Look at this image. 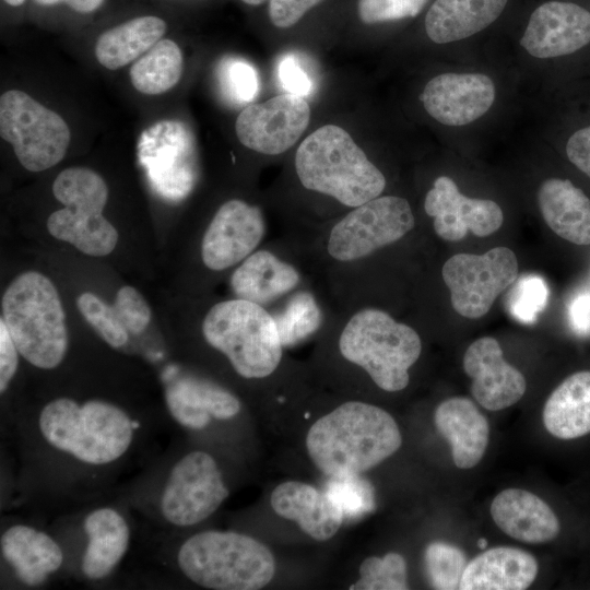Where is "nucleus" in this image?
Returning <instances> with one entry per match:
<instances>
[{
  "label": "nucleus",
  "mask_w": 590,
  "mask_h": 590,
  "mask_svg": "<svg viewBox=\"0 0 590 590\" xmlns=\"http://www.w3.org/2000/svg\"><path fill=\"white\" fill-rule=\"evenodd\" d=\"M402 437L384 409L349 401L317 420L306 437L308 455L329 476L361 474L392 456Z\"/></svg>",
  "instance_id": "nucleus-1"
},
{
  "label": "nucleus",
  "mask_w": 590,
  "mask_h": 590,
  "mask_svg": "<svg viewBox=\"0 0 590 590\" xmlns=\"http://www.w3.org/2000/svg\"><path fill=\"white\" fill-rule=\"evenodd\" d=\"M300 184L347 206H358L380 196L384 174L341 127L326 125L309 134L295 154Z\"/></svg>",
  "instance_id": "nucleus-2"
},
{
  "label": "nucleus",
  "mask_w": 590,
  "mask_h": 590,
  "mask_svg": "<svg viewBox=\"0 0 590 590\" xmlns=\"http://www.w3.org/2000/svg\"><path fill=\"white\" fill-rule=\"evenodd\" d=\"M1 321L23 358L40 369H52L68 350L66 312L49 278L37 271L17 275L1 299Z\"/></svg>",
  "instance_id": "nucleus-3"
},
{
  "label": "nucleus",
  "mask_w": 590,
  "mask_h": 590,
  "mask_svg": "<svg viewBox=\"0 0 590 590\" xmlns=\"http://www.w3.org/2000/svg\"><path fill=\"white\" fill-rule=\"evenodd\" d=\"M44 439L88 464H106L129 448L134 424L119 406L101 400L82 405L70 398L48 402L38 420Z\"/></svg>",
  "instance_id": "nucleus-4"
},
{
  "label": "nucleus",
  "mask_w": 590,
  "mask_h": 590,
  "mask_svg": "<svg viewBox=\"0 0 590 590\" xmlns=\"http://www.w3.org/2000/svg\"><path fill=\"white\" fill-rule=\"evenodd\" d=\"M177 562L192 582L214 590H258L275 574L271 551L234 531L210 530L190 536L180 546Z\"/></svg>",
  "instance_id": "nucleus-5"
},
{
  "label": "nucleus",
  "mask_w": 590,
  "mask_h": 590,
  "mask_svg": "<svg viewBox=\"0 0 590 590\" xmlns=\"http://www.w3.org/2000/svg\"><path fill=\"white\" fill-rule=\"evenodd\" d=\"M342 356L362 367L382 390L404 389L409 369L418 359L417 332L375 308L359 310L345 324L339 340Z\"/></svg>",
  "instance_id": "nucleus-6"
},
{
  "label": "nucleus",
  "mask_w": 590,
  "mask_h": 590,
  "mask_svg": "<svg viewBox=\"0 0 590 590\" xmlns=\"http://www.w3.org/2000/svg\"><path fill=\"white\" fill-rule=\"evenodd\" d=\"M202 333L244 378H264L281 362L284 346L274 317L259 304L234 298L213 305L203 319Z\"/></svg>",
  "instance_id": "nucleus-7"
},
{
  "label": "nucleus",
  "mask_w": 590,
  "mask_h": 590,
  "mask_svg": "<svg viewBox=\"0 0 590 590\" xmlns=\"http://www.w3.org/2000/svg\"><path fill=\"white\" fill-rule=\"evenodd\" d=\"M52 192L64 208L48 216L50 235L87 256L109 255L118 232L103 215L108 187L102 176L86 167H69L56 177Z\"/></svg>",
  "instance_id": "nucleus-8"
},
{
  "label": "nucleus",
  "mask_w": 590,
  "mask_h": 590,
  "mask_svg": "<svg viewBox=\"0 0 590 590\" xmlns=\"http://www.w3.org/2000/svg\"><path fill=\"white\" fill-rule=\"evenodd\" d=\"M0 135L30 172H43L66 155L71 133L63 118L19 90L0 97Z\"/></svg>",
  "instance_id": "nucleus-9"
},
{
  "label": "nucleus",
  "mask_w": 590,
  "mask_h": 590,
  "mask_svg": "<svg viewBox=\"0 0 590 590\" xmlns=\"http://www.w3.org/2000/svg\"><path fill=\"white\" fill-rule=\"evenodd\" d=\"M414 224L412 209L404 198L377 197L355 206L332 227L327 249L335 260H358L399 240Z\"/></svg>",
  "instance_id": "nucleus-10"
},
{
  "label": "nucleus",
  "mask_w": 590,
  "mask_h": 590,
  "mask_svg": "<svg viewBox=\"0 0 590 590\" xmlns=\"http://www.w3.org/2000/svg\"><path fill=\"white\" fill-rule=\"evenodd\" d=\"M451 305L461 316L476 319L491 309L495 298L518 279V261L507 247L484 255L458 253L442 267Z\"/></svg>",
  "instance_id": "nucleus-11"
},
{
  "label": "nucleus",
  "mask_w": 590,
  "mask_h": 590,
  "mask_svg": "<svg viewBox=\"0 0 590 590\" xmlns=\"http://www.w3.org/2000/svg\"><path fill=\"white\" fill-rule=\"evenodd\" d=\"M228 494L213 457L192 451L173 467L162 494L161 510L172 524L193 526L215 512Z\"/></svg>",
  "instance_id": "nucleus-12"
},
{
  "label": "nucleus",
  "mask_w": 590,
  "mask_h": 590,
  "mask_svg": "<svg viewBox=\"0 0 590 590\" xmlns=\"http://www.w3.org/2000/svg\"><path fill=\"white\" fill-rule=\"evenodd\" d=\"M138 156L155 188L166 197L181 198L196 180V140L186 123L160 120L142 131Z\"/></svg>",
  "instance_id": "nucleus-13"
},
{
  "label": "nucleus",
  "mask_w": 590,
  "mask_h": 590,
  "mask_svg": "<svg viewBox=\"0 0 590 590\" xmlns=\"http://www.w3.org/2000/svg\"><path fill=\"white\" fill-rule=\"evenodd\" d=\"M309 120L310 107L306 99L284 93L244 108L236 119L235 131L246 148L276 155L297 142Z\"/></svg>",
  "instance_id": "nucleus-14"
},
{
  "label": "nucleus",
  "mask_w": 590,
  "mask_h": 590,
  "mask_svg": "<svg viewBox=\"0 0 590 590\" xmlns=\"http://www.w3.org/2000/svg\"><path fill=\"white\" fill-rule=\"evenodd\" d=\"M264 233L266 223L258 206L228 200L219 208L203 235L202 261L213 271L228 269L251 255Z\"/></svg>",
  "instance_id": "nucleus-15"
},
{
  "label": "nucleus",
  "mask_w": 590,
  "mask_h": 590,
  "mask_svg": "<svg viewBox=\"0 0 590 590\" xmlns=\"http://www.w3.org/2000/svg\"><path fill=\"white\" fill-rule=\"evenodd\" d=\"M424 209L434 220L436 234L448 241L460 240L468 232L479 237L488 236L499 229L504 221L496 202L465 197L448 176L434 181L425 197Z\"/></svg>",
  "instance_id": "nucleus-16"
},
{
  "label": "nucleus",
  "mask_w": 590,
  "mask_h": 590,
  "mask_svg": "<svg viewBox=\"0 0 590 590\" xmlns=\"http://www.w3.org/2000/svg\"><path fill=\"white\" fill-rule=\"evenodd\" d=\"M590 43V12L566 1H548L536 8L520 40L533 57L573 54Z\"/></svg>",
  "instance_id": "nucleus-17"
},
{
  "label": "nucleus",
  "mask_w": 590,
  "mask_h": 590,
  "mask_svg": "<svg viewBox=\"0 0 590 590\" xmlns=\"http://www.w3.org/2000/svg\"><path fill=\"white\" fill-rule=\"evenodd\" d=\"M463 369L472 379L473 398L488 411L509 408L526 392L524 376L504 359L498 341L492 337L471 343L463 356Z\"/></svg>",
  "instance_id": "nucleus-18"
},
{
  "label": "nucleus",
  "mask_w": 590,
  "mask_h": 590,
  "mask_svg": "<svg viewBox=\"0 0 590 590\" xmlns=\"http://www.w3.org/2000/svg\"><path fill=\"white\" fill-rule=\"evenodd\" d=\"M495 85L482 73H442L424 87L425 110L446 126H464L483 116L495 101Z\"/></svg>",
  "instance_id": "nucleus-19"
},
{
  "label": "nucleus",
  "mask_w": 590,
  "mask_h": 590,
  "mask_svg": "<svg viewBox=\"0 0 590 590\" xmlns=\"http://www.w3.org/2000/svg\"><path fill=\"white\" fill-rule=\"evenodd\" d=\"M489 511L503 532L524 543L551 542L560 532L559 519L550 505L526 489L502 491L493 499Z\"/></svg>",
  "instance_id": "nucleus-20"
},
{
  "label": "nucleus",
  "mask_w": 590,
  "mask_h": 590,
  "mask_svg": "<svg viewBox=\"0 0 590 590\" xmlns=\"http://www.w3.org/2000/svg\"><path fill=\"white\" fill-rule=\"evenodd\" d=\"M434 423L451 448L459 469H471L483 458L488 445L489 426L475 403L464 397L442 401L435 410Z\"/></svg>",
  "instance_id": "nucleus-21"
},
{
  "label": "nucleus",
  "mask_w": 590,
  "mask_h": 590,
  "mask_svg": "<svg viewBox=\"0 0 590 590\" xmlns=\"http://www.w3.org/2000/svg\"><path fill=\"white\" fill-rule=\"evenodd\" d=\"M270 503L280 517L295 521L317 541L331 539L344 520L340 509L324 492L299 481L279 484L271 494Z\"/></svg>",
  "instance_id": "nucleus-22"
},
{
  "label": "nucleus",
  "mask_w": 590,
  "mask_h": 590,
  "mask_svg": "<svg viewBox=\"0 0 590 590\" xmlns=\"http://www.w3.org/2000/svg\"><path fill=\"white\" fill-rule=\"evenodd\" d=\"M539 570L534 556L511 546L482 552L465 566L461 590H523L532 585Z\"/></svg>",
  "instance_id": "nucleus-23"
},
{
  "label": "nucleus",
  "mask_w": 590,
  "mask_h": 590,
  "mask_svg": "<svg viewBox=\"0 0 590 590\" xmlns=\"http://www.w3.org/2000/svg\"><path fill=\"white\" fill-rule=\"evenodd\" d=\"M165 400L172 416L182 426L202 429L211 416L227 420L240 411L239 400L208 380L185 377L167 387Z\"/></svg>",
  "instance_id": "nucleus-24"
},
{
  "label": "nucleus",
  "mask_w": 590,
  "mask_h": 590,
  "mask_svg": "<svg viewBox=\"0 0 590 590\" xmlns=\"http://www.w3.org/2000/svg\"><path fill=\"white\" fill-rule=\"evenodd\" d=\"M1 553L17 578L27 586L43 583L63 562L60 546L45 532L15 524L1 535Z\"/></svg>",
  "instance_id": "nucleus-25"
},
{
  "label": "nucleus",
  "mask_w": 590,
  "mask_h": 590,
  "mask_svg": "<svg viewBox=\"0 0 590 590\" xmlns=\"http://www.w3.org/2000/svg\"><path fill=\"white\" fill-rule=\"evenodd\" d=\"M538 202L548 227L576 245H590V199L568 179H546Z\"/></svg>",
  "instance_id": "nucleus-26"
},
{
  "label": "nucleus",
  "mask_w": 590,
  "mask_h": 590,
  "mask_svg": "<svg viewBox=\"0 0 590 590\" xmlns=\"http://www.w3.org/2000/svg\"><path fill=\"white\" fill-rule=\"evenodd\" d=\"M542 418L546 430L557 439L590 435V370L566 377L547 398Z\"/></svg>",
  "instance_id": "nucleus-27"
},
{
  "label": "nucleus",
  "mask_w": 590,
  "mask_h": 590,
  "mask_svg": "<svg viewBox=\"0 0 590 590\" xmlns=\"http://www.w3.org/2000/svg\"><path fill=\"white\" fill-rule=\"evenodd\" d=\"M300 281L297 270L268 250L249 255L231 276L236 298L268 304L294 290Z\"/></svg>",
  "instance_id": "nucleus-28"
},
{
  "label": "nucleus",
  "mask_w": 590,
  "mask_h": 590,
  "mask_svg": "<svg viewBox=\"0 0 590 590\" xmlns=\"http://www.w3.org/2000/svg\"><path fill=\"white\" fill-rule=\"evenodd\" d=\"M508 0H436L425 17L427 36L437 44L470 37L491 25Z\"/></svg>",
  "instance_id": "nucleus-29"
},
{
  "label": "nucleus",
  "mask_w": 590,
  "mask_h": 590,
  "mask_svg": "<svg viewBox=\"0 0 590 590\" xmlns=\"http://www.w3.org/2000/svg\"><path fill=\"white\" fill-rule=\"evenodd\" d=\"M88 543L81 569L92 580H98L118 565L129 545V527L123 517L111 508H99L83 522Z\"/></svg>",
  "instance_id": "nucleus-30"
},
{
  "label": "nucleus",
  "mask_w": 590,
  "mask_h": 590,
  "mask_svg": "<svg viewBox=\"0 0 590 590\" xmlns=\"http://www.w3.org/2000/svg\"><path fill=\"white\" fill-rule=\"evenodd\" d=\"M166 22L144 15L104 32L95 45V57L106 69L117 70L135 60L162 39Z\"/></svg>",
  "instance_id": "nucleus-31"
},
{
  "label": "nucleus",
  "mask_w": 590,
  "mask_h": 590,
  "mask_svg": "<svg viewBox=\"0 0 590 590\" xmlns=\"http://www.w3.org/2000/svg\"><path fill=\"white\" fill-rule=\"evenodd\" d=\"M182 54L172 39H161L130 68L132 85L145 95H158L173 88L182 73Z\"/></svg>",
  "instance_id": "nucleus-32"
},
{
  "label": "nucleus",
  "mask_w": 590,
  "mask_h": 590,
  "mask_svg": "<svg viewBox=\"0 0 590 590\" xmlns=\"http://www.w3.org/2000/svg\"><path fill=\"white\" fill-rule=\"evenodd\" d=\"M274 317L283 346H292L315 333L321 324V311L314 296L299 292Z\"/></svg>",
  "instance_id": "nucleus-33"
},
{
  "label": "nucleus",
  "mask_w": 590,
  "mask_h": 590,
  "mask_svg": "<svg viewBox=\"0 0 590 590\" xmlns=\"http://www.w3.org/2000/svg\"><path fill=\"white\" fill-rule=\"evenodd\" d=\"M340 509L344 519H356L375 507L370 483L359 474L330 476L323 491Z\"/></svg>",
  "instance_id": "nucleus-34"
},
{
  "label": "nucleus",
  "mask_w": 590,
  "mask_h": 590,
  "mask_svg": "<svg viewBox=\"0 0 590 590\" xmlns=\"http://www.w3.org/2000/svg\"><path fill=\"white\" fill-rule=\"evenodd\" d=\"M219 85L224 98L241 106L256 98L260 91V79L256 68L238 57H226L216 69Z\"/></svg>",
  "instance_id": "nucleus-35"
},
{
  "label": "nucleus",
  "mask_w": 590,
  "mask_h": 590,
  "mask_svg": "<svg viewBox=\"0 0 590 590\" xmlns=\"http://www.w3.org/2000/svg\"><path fill=\"white\" fill-rule=\"evenodd\" d=\"M406 563L398 553L384 557L371 556L359 566V579L350 587L355 590H405L408 589Z\"/></svg>",
  "instance_id": "nucleus-36"
},
{
  "label": "nucleus",
  "mask_w": 590,
  "mask_h": 590,
  "mask_svg": "<svg viewBox=\"0 0 590 590\" xmlns=\"http://www.w3.org/2000/svg\"><path fill=\"white\" fill-rule=\"evenodd\" d=\"M425 567L430 585L435 589H459L467 558L461 550L444 542L427 545L424 554Z\"/></svg>",
  "instance_id": "nucleus-37"
},
{
  "label": "nucleus",
  "mask_w": 590,
  "mask_h": 590,
  "mask_svg": "<svg viewBox=\"0 0 590 590\" xmlns=\"http://www.w3.org/2000/svg\"><path fill=\"white\" fill-rule=\"evenodd\" d=\"M76 307L83 318L113 347H120L128 341V330L120 321L113 306L91 292L76 298Z\"/></svg>",
  "instance_id": "nucleus-38"
},
{
  "label": "nucleus",
  "mask_w": 590,
  "mask_h": 590,
  "mask_svg": "<svg viewBox=\"0 0 590 590\" xmlns=\"http://www.w3.org/2000/svg\"><path fill=\"white\" fill-rule=\"evenodd\" d=\"M547 300L548 287L545 281L535 274H524L515 281L508 294L507 307L515 319L531 323L544 309Z\"/></svg>",
  "instance_id": "nucleus-39"
},
{
  "label": "nucleus",
  "mask_w": 590,
  "mask_h": 590,
  "mask_svg": "<svg viewBox=\"0 0 590 590\" xmlns=\"http://www.w3.org/2000/svg\"><path fill=\"white\" fill-rule=\"evenodd\" d=\"M276 76L281 87L287 94L306 98L315 90L316 82L311 66L297 52H287L279 58Z\"/></svg>",
  "instance_id": "nucleus-40"
},
{
  "label": "nucleus",
  "mask_w": 590,
  "mask_h": 590,
  "mask_svg": "<svg viewBox=\"0 0 590 590\" xmlns=\"http://www.w3.org/2000/svg\"><path fill=\"white\" fill-rule=\"evenodd\" d=\"M113 307L128 332L133 334L142 333L151 321L152 311L148 302L130 285L118 290Z\"/></svg>",
  "instance_id": "nucleus-41"
},
{
  "label": "nucleus",
  "mask_w": 590,
  "mask_h": 590,
  "mask_svg": "<svg viewBox=\"0 0 590 590\" xmlns=\"http://www.w3.org/2000/svg\"><path fill=\"white\" fill-rule=\"evenodd\" d=\"M428 0H358L357 10L366 24L417 15Z\"/></svg>",
  "instance_id": "nucleus-42"
},
{
  "label": "nucleus",
  "mask_w": 590,
  "mask_h": 590,
  "mask_svg": "<svg viewBox=\"0 0 590 590\" xmlns=\"http://www.w3.org/2000/svg\"><path fill=\"white\" fill-rule=\"evenodd\" d=\"M323 0H270L269 17L272 24L287 28L296 24L303 15Z\"/></svg>",
  "instance_id": "nucleus-43"
},
{
  "label": "nucleus",
  "mask_w": 590,
  "mask_h": 590,
  "mask_svg": "<svg viewBox=\"0 0 590 590\" xmlns=\"http://www.w3.org/2000/svg\"><path fill=\"white\" fill-rule=\"evenodd\" d=\"M19 350L3 321L0 320V392L3 393L19 366Z\"/></svg>",
  "instance_id": "nucleus-44"
},
{
  "label": "nucleus",
  "mask_w": 590,
  "mask_h": 590,
  "mask_svg": "<svg viewBox=\"0 0 590 590\" xmlns=\"http://www.w3.org/2000/svg\"><path fill=\"white\" fill-rule=\"evenodd\" d=\"M566 153L569 161L590 177V126L576 131L569 138Z\"/></svg>",
  "instance_id": "nucleus-45"
},
{
  "label": "nucleus",
  "mask_w": 590,
  "mask_h": 590,
  "mask_svg": "<svg viewBox=\"0 0 590 590\" xmlns=\"http://www.w3.org/2000/svg\"><path fill=\"white\" fill-rule=\"evenodd\" d=\"M574 328L582 333L590 331V295L582 294L574 299L569 309Z\"/></svg>",
  "instance_id": "nucleus-46"
},
{
  "label": "nucleus",
  "mask_w": 590,
  "mask_h": 590,
  "mask_svg": "<svg viewBox=\"0 0 590 590\" xmlns=\"http://www.w3.org/2000/svg\"><path fill=\"white\" fill-rule=\"evenodd\" d=\"M40 5H54L66 3L72 10L79 13H91L97 10L105 0H34Z\"/></svg>",
  "instance_id": "nucleus-47"
},
{
  "label": "nucleus",
  "mask_w": 590,
  "mask_h": 590,
  "mask_svg": "<svg viewBox=\"0 0 590 590\" xmlns=\"http://www.w3.org/2000/svg\"><path fill=\"white\" fill-rule=\"evenodd\" d=\"M7 4L11 7H20L22 5L26 0H3Z\"/></svg>",
  "instance_id": "nucleus-48"
},
{
  "label": "nucleus",
  "mask_w": 590,
  "mask_h": 590,
  "mask_svg": "<svg viewBox=\"0 0 590 590\" xmlns=\"http://www.w3.org/2000/svg\"><path fill=\"white\" fill-rule=\"evenodd\" d=\"M241 1L250 5H259L266 2L267 0H241Z\"/></svg>",
  "instance_id": "nucleus-49"
},
{
  "label": "nucleus",
  "mask_w": 590,
  "mask_h": 590,
  "mask_svg": "<svg viewBox=\"0 0 590 590\" xmlns=\"http://www.w3.org/2000/svg\"><path fill=\"white\" fill-rule=\"evenodd\" d=\"M486 545H487V542H486L485 539L482 538V539H480V540L477 541V546H479L480 548L484 550V548L486 547Z\"/></svg>",
  "instance_id": "nucleus-50"
}]
</instances>
